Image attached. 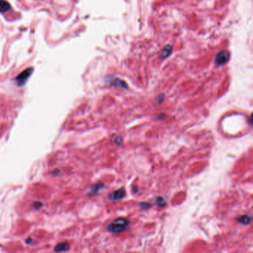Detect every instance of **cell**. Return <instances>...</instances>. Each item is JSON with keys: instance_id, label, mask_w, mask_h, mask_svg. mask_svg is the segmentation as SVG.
Masks as SVG:
<instances>
[{"instance_id": "cell-1", "label": "cell", "mask_w": 253, "mask_h": 253, "mask_svg": "<svg viewBox=\"0 0 253 253\" xmlns=\"http://www.w3.org/2000/svg\"><path fill=\"white\" fill-rule=\"evenodd\" d=\"M129 226V220L124 218H119L115 219L108 225V231L112 233H120L124 232Z\"/></svg>"}, {"instance_id": "cell-2", "label": "cell", "mask_w": 253, "mask_h": 253, "mask_svg": "<svg viewBox=\"0 0 253 253\" xmlns=\"http://www.w3.org/2000/svg\"><path fill=\"white\" fill-rule=\"evenodd\" d=\"M33 72H34V68H28L27 69L24 70L22 73H20L15 78V81L16 84L19 86H22L25 85V83L27 82L28 79L31 77L32 74Z\"/></svg>"}, {"instance_id": "cell-3", "label": "cell", "mask_w": 253, "mask_h": 253, "mask_svg": "<svg viewBox=\"0 0 253 253\" xmlns=\"http://www.w3.org/2000/svg\"><path fill=\"white\" fill-rule=\"evenodd\" d=\"M230 53L228 51H221L218 53L215 57V63L218 65H223L229 61Z\"/></svg>"}, {"instance_id": "cell-4", "label": "cell", "mask_w": 253, "mask_h": 253, "mask_svg": "<svg viewBox=\"0 0 253 253\" xmlns=\"http://www.w3.org/2000/svg\"><path fill=\"white\" fill-rule=\"evenodd\" d=\"M125 196H126V191L123 188H121L111 193L108 198L111 200H119L123 198Z\"/></svg>"}, {"instance_id": "cell-5", "label": "cell", "mask_w": 253, "mask_h": 253, "mask_svg": "<svg viewBox=\"0 0 253 253\" xmlns=\"http://www.w3.org/2000/svg\"><path fill=\"white\" fill-rule=\"evenodd\" d=\"M108 83L109 85H111V86L126 88V89L128 88V86L127 84H126V82H124L123 80H121V79H118V78H114V79H110Z\"/></svg>"}, {"instance_id": "cell-6", "label": "cell", "mask_w": 253, "mask_h": 253, "mask_svg": "<svg viewBox=\"0 0 253 253\" xmlns=\"http://www.w3.org/2000/svg\"><path fill=\"white\" fill-rule=\"evenodd\" d=\"M70 248L69 244L66 243V242H62V243L58 244L55 247L54 251L55 252H65V251H68Z\"/></svg>"}, {"instance_id": "cell-7", "label": "cell", "mask_w": 253, "mask_h": 253, "mask_svg": "<svg viewBox=\"0 0 253 253\" xmlns=\"http://www.w3.org/2000/svg\"><path fill=\"white\" fill-rule=\"evenodd\" d=\"M238 221L242 224L248 225L252 221V218H251V216L248 215H244L239 216L238 218Z\"/></svg>"}, {"instance_id": "cell-8", "label": "cell", "mask_w": 253, "mask_h": 253, "mask_svg": "<svg viewBox=\"0 0 253 253\" xmlns=\"http://www.w3.org/2000/svg\"><path fill=\"white\" fill-rule=\"evenodd\" d=\"M171 51H172V46H169V45H168V46H166L164 47V48L163 49V51H161V57H162V59H165L166 57H168L169 56V55L171 54Z\"/></svg>"}, {"instance_id": "cell-9", "label": "cell", "mask_w": 253, "mask_h": 253, "mask_svg": "<svg viewBox=\"0 0 253 253\" xmlns=\"http://www.w3.org/2000/svg\"><path fill=\"white\" fill-rule=\"evenodd\" d=\"M10 9V5L5 0H0V13H3Z\"/></svg>"}, {"instance_id": "cell-10", "label": "cell", "mask_w": 253, "mask_h": 253, "mask_svg": "<svg viewBox=\"0 0 253 253\" xmlns=\"http://www.w3.org/2000/svg\"><path fill=\"white\" fill-rule=\"evenodd\" d=\"M103 186H104V185L103 184V183H97V184L94 185V186L91 187V192H90V193L91 194L97 193V192L100 191L101 189H103Z\"/></svg>"}, {"instance_id": "cell-11", "label": "cell", "mask_w": 253, "mask_h": 253, "mask_svg": "<svg viewBox=\"0 0 253 253\" xmlns=\"http://www.w3.org/2000/svg\"><path fill=\"white\" fill-rule=\"evenodd\" d=\"M155 203H156V204L158 206V207H164L166 205V202L165 199L162 197H157L155 200Z\"/></svg>"}, {"instance_id": "cell-12", "label": "cell", "mask_w": 253, "mask_h": 253, "mask_svg": "<svg viewBox=\"0 0 253 253\" xmlns=\"http://www.w3.org/2000/svg\"><path fill=\"white\" fill-rule=\"evenodd\" d=\"M140 207L142 208V209H148V208L151 207V204H148V203H146V202H142L140 203L139 204Z\"/></svg>"}, {"instance_id": "cell-13", "label": "cell", "mask_w": 253, "mask_h": 253, "mask_svg": "<svg viewBox=\"0 0 253 253\" xmlns=\"http://www.w3.org/2000/svg\"><path fill=\"white\" fill-rule=\"evenodd\" d=\"M122 141H123L122 138H121V137H119V136L115 137V138L114 139V143H115V144H117V145H120L121 143H122Z\"/></svg>"}]
</instances>
